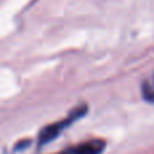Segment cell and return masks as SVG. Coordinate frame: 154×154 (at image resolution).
Instances as JSON below:
<instances>
[{"mask_svg": "<svg viewBox=\"0 0 154 154\" xmlns=\"http://www.w3.org/2000/svg\"><path fill=\"white\" fill-rule=\"evenodd\" d=\"M106 147V142L101 139H91L79 146L70 149L64 154H101Z\"/></svg>", "mask_w": 154, "mask_h": 154, "instance_id": "7a4b0ae2", "label": "cell"}, {"mask_svg": "<svg viewBox=\"0 0 154 154\" xmlns=\"http://www.w3.org/2000/svg\"><path fill=\"white\" fill-rule=\"evenodd\" d=\"M85 112H87V106L77 107L75 111L70 112V115L66 118V119L60 120V122H57V123H51V125H49L48 127H45L39 133V145H45V143H48V142L53 141L54 138H57L64 128H66L73 120L81 118Z\"/></svg>", "mask_w": 154, "mask_h": 154, "instance_id": "6da1fadb", "label": "cell"}, {"mask_svg": "<svg viewBox=\"0 0 154 154\" xmlns=\"http://www.w3.org/2000/svg\"><path fill=\"white\" fill-rule=\"evenodd\" d=\"M142 93H143V97L146 100L154 103V77L145 81L143 87H142Z\"/></svg>", "mask_w": 154, "mask_h": 154, "instance_id": "3957f363", "label": "cell"}]
</instances>
